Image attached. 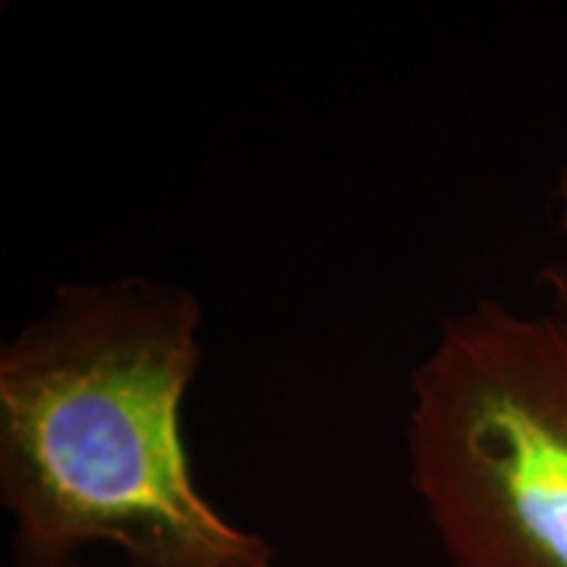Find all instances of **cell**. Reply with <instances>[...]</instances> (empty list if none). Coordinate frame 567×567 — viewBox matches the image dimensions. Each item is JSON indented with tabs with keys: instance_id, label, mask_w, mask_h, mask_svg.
Returning <instances> with one entry per match:
<instances>
[{
	"instance_id": "cell-1",
	"label": "cell",
	"mask_w": 567,
	"mask_h": 567,
	"mask_svg": "<svg viewBox=\"0 0 567 567\" xmlns=\"http://www.w3.org/2000/svg\"><path fill=\"white\" fill-rule=\"evenodd\" d=\"M203 305L176 281H69L0 347V505L13 557L122 551L126 567H279L200 492L182 413Z\"/></svg>"
},
{
	"instance_id": "cell-2",
	"label": "cell",
	"mask_w": 567,
	"mask_h": 567,
	"mask_svg": "<svg viewBox=\"0 0 567 567\" xmlns=\"http://www.w3.org/2000/svg\"><path fill=\"white\" fill-rule=\"evenodd\" d=\"M405 450L450 567H567V321L496 297L446 316Z\"/></svg>"
},
{
	"instance_id": "cell-3",
	"label": "cell",
	"mask_w": 567,
	"mask_h": 567,
	"mask_svg": "<svg viewBox=\"0 0 567 567\" xmlns=\"http://www.w3.org/2000/svg\"><path fill=\"white\" fill-rule=\"evenodd\" d=\"M551 221L559 237V252L538 274V287L549 300V310L567 321V166L559 168L551 189Z\"/></svg>"
},
{
	"instance_id": "cell-4",
	"label": "cell",
	"mask_w": 567,
	"mask_h": 567,
	"mask_svg": "<svg viewBox=\"0 0 567 567\" xmlns=\"http://www.w3.org/2000/svg\"><path fill=\"white\" fill-rule=\"evenodd\" d=\"M9 567H92L84 557H61V559H40V557H13Z\"/></svg>"
}]
</instances>
